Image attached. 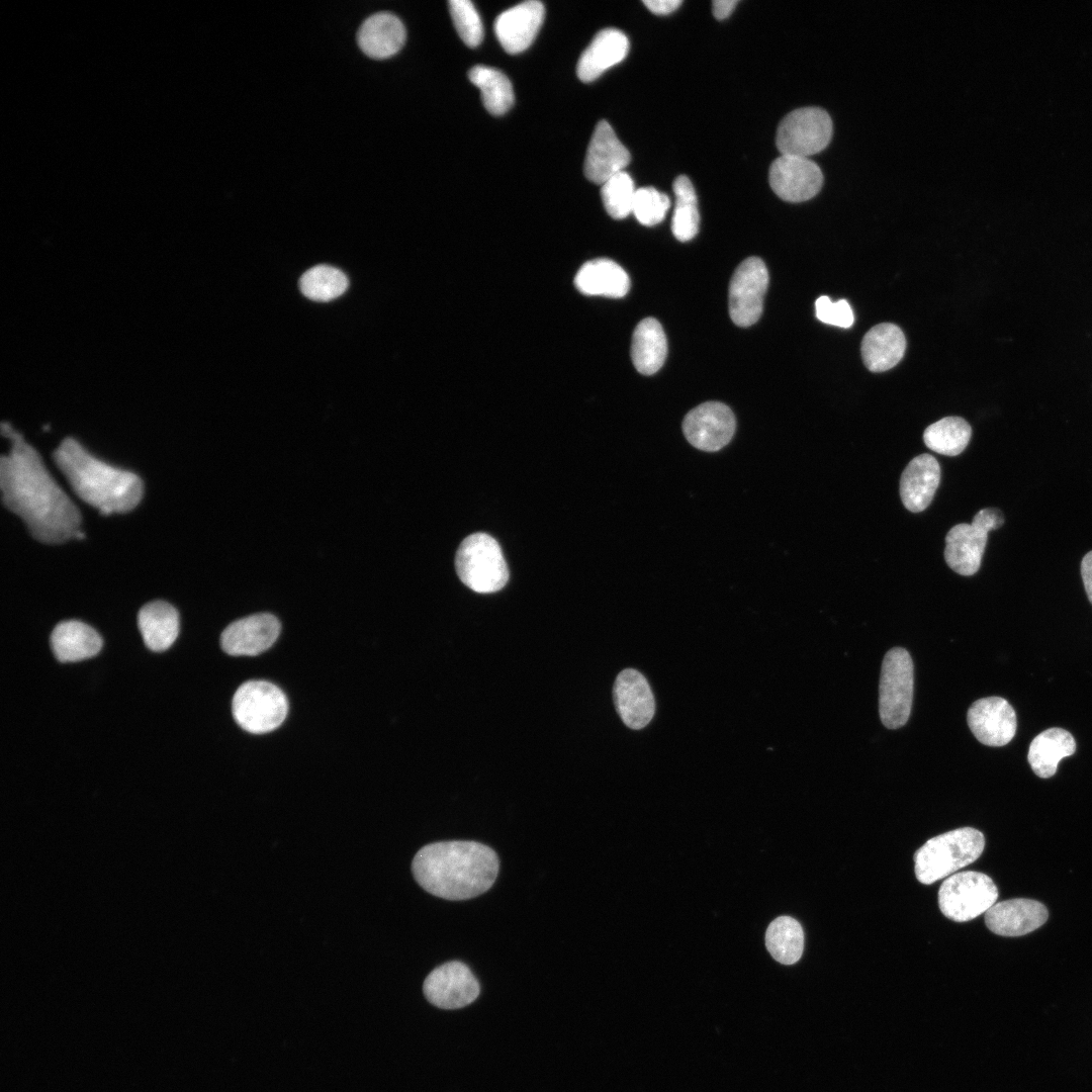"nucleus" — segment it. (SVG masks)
<instances>
[{
	"instance_id": "f257e3e1",
	"label": "nucleus",
	"mask_w": 1092,
	"mask_h": 1092,
	"mask_svg": "<svg viewBox=\"0 0 1092 1092\" xmlns=\"http://www.w3.org/2000/svg\"><path fill=\"white\" fill-rule=\"evenodd\" d=\"M1 433L11 442L10 452L0 460L4 506L22 519L39 542L60 544L75 538L81 524L78 508L18 432L3 422Z\"/></svg>"
},
{
	"instance_id": "f03ea898",
	"label": "nucleus",
	"mask_w": 1092,
	"mask_h": 1092,
	"mask_svg": "<svg viewBox=\"0 0 1092 1092\" xmlns=\"http://www.w3.org/2000/svg\"><path fill=\"white\" fill-rule=\"evenodd\" d=\"M499 869L495 851L467 840L425 845L415 855L412 870L419 885L446 900H466L486 892Z\"/></svg>"
},
{
	"instance_id": "7ed1b4c3",
	"label": "nucleus",
	"mask_w": 1092,
	"mask_h": 1092,
	"mask_svg": "<svg viewBox=\"0 0 1092 1092\" xmlns=\"http://www.w3.org/2000/svg\"><path fill=\"white\" fill-rule=\"evenodd\" d=\"M54 460L75 493L101 515L130 512L143 497L136 474L96 458L73 438L62 441Z\"/></svg>"
},
{
	"instance_id": "20e7f679",
	"label": "nucleus",
	"mask_w": 1092,
	"mask_h": 1092,
	"mask_svg": "<svg viewBox=\"0 0 1092 1092\" xmlns=\"http://www.w3.org/2000/svg\"><path fill=\"white\" fill-rule=\"evenodd\" d=\"M985 847L982 832L958 828L928 839L914 854L917 880L930 885L979 858Z\"/></svg>"
},
{
	"instance_id": "39448f33",
	"label": "nucleus",
	"mask_w": 1092,
	"mask_h": 1092,
	"mask_svg": "<svg viewBox=\"0 0 1092 1092\" xmlns=\"http://www.w3.org/2000/svg\"><path fill=\"white\" fill-rule=\"evenodd\" d=\"M455 566L461 581L479 594L497 592L509 579L502 549L496 540L485 533L471 534L461 542Z\"/></svg>"
},
{
	"instance_id": "423d86ee",
	"label": "nucleus",
	"mask_w": 1092,
	"mask_h": 1092,
	"mask_svg": "<svg viewBox=\"0 0 1092 1092\" xmlns=\"http://www.w3.org/2000/svg\"><path fill=\"white\" fill-rule=\"evenodd\" d=\"M913 671L911 656L904 648L895 647L886 653L881 668L879 712L887 728H900L909 719L913 701Z\"/></svg>"
},
{
	"instance_id": "0eeeda50",
	"label": "nucleus",
	"mask_w": 1092,
	"mask_h": 1092,
	"mask_svg": "<svg viewBox=\"0 0 1092 1092\" xmlns=\"http://www.w3.org/2000/svg\"><path fill=\"white\" fill-rule=\"evenodd\" d=\"M236 722L254 734L270 732L286 718L288 702L284 693L265 680H249L235 693L232 704Z\"/></svg>"
},
{
	"instance_id": "6e6552de",
	"label": "nucleus",
	"mask_w": 1092,
	"mask_h": 1092,
	"mask_svg": "<svg viewBox=\"0 0 1092 1092\" xmlns=\"http://www.w3.org/2000/svg\"><path fill=\"white\" fill-rule=\"evenodd\" d=\"M1004 524V516L997 508L980 510L971 524H958L945 536L944 560L954 572L970 576L981 566L990 531Z\"/></svg>"
},
{
	"instance_id": "1a4fd4ad",
	"label": "nucleus",
	"mask_w": 1092,
	"mask_h": 1092,
	"mask_svg": "<svg viewBox=\"0 0 1092 1092\" xmlns=\"http://www.w3.org/2000/svg\"><path fill=\"white\" fill-rule=\"evenodd\" d=\"M998 890L993 880L978 872L954 874L938 890V906L953 921H970L986 913L996 902Z\"/></svg>"
},
{
	"instance_id": "9d476101",
	"label": "nucleus",
	"mask_w": 1092,
	"mask_h": 1092,
	"mask_svg": "<svg viewBox=\"0 0 1092 1092\" xmlns=\"http://www.w3.org/2000/svg\"><path fill=\"white\" fill-rule=\"evenodd\" d=\"M832 120L822 108L810 106L791 111L779 124L776 144L782 155L806 157L827 147Z\"/></svg>"
},
{
	"instance_id": "9b49d317",
	"label": "nucleus",
	"mask_w": 1092,
	"mask_h": 1092,
	"mask_svg": "<svg viewBox=\"0 0 1092 1092\" xmlns=\"http://www.w3.org/2000/svg\"><path fill=\"white\" fill-rule=\"evenodd\" d=\"M767 286L768 273L761 259L749 257L738 265L729 285V314L736 326L746 328L758 321Z\"/></svg>"
},
{
	"instance_id": "f8f14e48",
	"label": "nucleus",
	"mask_w": 1092,
	"mask_h": 1092,
	"mask_svg": "<svg viewBox=\"0 0 1092 1092\" xmlns=\"http://www.w3.org/2000/svg\"><path fill=\"white\" fill-rule=\"evenodd\" d=\"M736 429L733 412L719 401H707L690 411L682 422V432L691 445L706 452L726 446Z\"/></svg>"
},
{
	"instance_id": "ddd939ff",
	"label": "nucleus",
	"mask_w": 1092,
	"mask_h": 1092,
	"mask_svg": "<svg viewBox=\"0 0 1092 1092\" xmlns=\"http://www.w3.org/2000/svg\"><path fill=\"white\" fill-rule=\"evenodd\" d=\"M427 1000L442 1009H458L472 1003L480 992L477 979L462 962L452 961L434 969L426 978Z\"/></svg>"
},
{
	"instance_id": "4468645a",
	"label": "nucleus",
	"mask_w": 1092,
	"mask_h": 1092,
	"mask_svg": "<svg viewBox=\"0 0 1092 1092\" xmlns=\"http://www.w3.org/2000/svg\"><path fill=\"white\" fill-rule=\"evenodd\" d=\"M768 180L783 200L802 202L814 197L822 187L819 166L806 157L782 155L770 165Z\"/></svg>"
},
{
	"instance_id": "2eb2a0df",
	"label": "nucleus",
	"mask_w": 1092,
	"mask_h": 1092,
	"mask_svg": "<svg viewBox=\"0 0 1092 1092\" xmlns=\"http://www.w3.org/2000/svg\"><path fill=\"white\" fill-rule=\"evenodd\" d=\"M967 721L981 743L995 747L1009 743L1017 728L1014 709L1001 697H988L974 702L968 711Z\"/></svg>"
},
{
	"instance_id": "dca6fc26",
	"label": "nucleus",
	"mask_w": 1092,
	"mask_h": 1092,
	"mask_svg": "<svg viewBox=\"0 0 1092 1092\" xmlns=\"http://www.w3.org/2000/svg\"><path fill=\"white\" fill-rule=\"evenodd\" d=\"M281 630L272 614H254L231 623L221 633L220 644L230 655H258L270 648Z\"/></svg>"
},
{
	"instance_id": "f3484780",
	"label": "nucleus",
	"mask_w": 1092,
	"mask_h": 1092,
	"mask_svg": "<svg viewBox=\"0 0 1092 1092\" xmlns=\"http://www.w3.org/2000/svg\"><path fill=\"white\" fill-rule=\"evenodd\" d=\"M613 695L616 710L629 728L642 729L652 720L655 713L653 693L638 670H622L616 677Z\"/></svg>"
},
{
	"instance_id": "a211bd4d",
	"label": "nucleus",
	"mask_w": 1092,
	"mask_h": 1092,
	"mask_svg": "<svg viewBox=\"0 0 1092 1092\" xmlns=\"http://www.w3.org/2000/svg\"><path fill=\"white\" fill-rule=\"evenodd\" d=\"M544 17L545 8L540 1L530 0L517 4L496 17V38L507 53L519 54L532 44Z\"/></svg>"
},
{
	"instance_id": "6ab92c4d",
	"label": "nucleus",
	"mask_w": 1092,
	"mask_h": 1092,
	"mask_svg": "<svg viewBox=\"0 0 1092 1092\" xmlns=\"http://www.w3.org/2000/svg\"><path fill=\"white\" fill-rule=\"evenodd\" d=\"M630 158L629 151L619 141L610 123L601 120L597 123L587 147L584 175L596 184H604L624 171Z\"/></svg>"
},
{
	"instance_id": "aec40b11",
	"label": "nucleus",
	"mask_w": 1092,
	"mask_h": 1092,
	"mask_svg": "<svg viewBox=\"0 0 1092 1092\" xmlns=\"http://www.w3.org/2000/svg\"><path fill=\"white\" fill-rule=\"evenodd\" d=\"M1046 907L1038 901L1025 898L1009 899L995 903L985 913L986 926L1002 936H1021L1045 923Z\"/></svg>"
},
{
	"instance_id": "412c9836",
	"label": "nucleus",
	"mask_w": 1092,
	"mask_h": 1092,
	"mask_svg": "<svg viewBox=\"0 0 1092 1092\" xmlns=\"http://www.w3.org/2000/svg\"><path fill=\"white\" fill-rule=\"evenodd\" d=\"M940 482V466L935 457L923 453L913 458L900 478V496L912 512L924 511L932 502Z\"/></svg>"
},
{
	"instance_id": "4be33fe9",
	"label": "nucleus",
	"mask_w": 1092,
	"mask_h": 1092,
	"mask_svg": "<svg viewBox=\"0 0 1092 1092\" xmlns=\"http://www.w3.org/2000/svg\"><path fill=\"white\" fill-rule=\"evenodd\" d=\"M358 46L369 58L388 59L397 54L405 41V28L394 14L382 11L364 20L357 33Z\"/></svg>"
},
{
	"instance_id": "5701e85b",
	"label": "nucleus",
	"mask_w": 1092,
	"mask_h": 1092,
	"mask_svg": "<svg viewBox=\"0 0 1092 1092\" xmlns=\"http://www.w3.org/2000/svg\"><path fill=\"white\" fill-rule=\"evenodd\" d=\"M629 51V40L616 28L599 31L582 52L576 66L580 81L592 82L605 71L622 62Z\"/></svg>"
},
{
	"instance_id": "b1692460",
	"label": "nucleus",
	"mask_w": 1092,
	"mask_h": 1092,
	"mask_svg": "<svg viewBox=\"0 0 1092 1092\" xmlns=\"http://www.w3.org/2000/svg\"><path fill=\"white\" fill-rule=\"evenodd\" d=\"M906 339L902 330L889 323L872 328L861 342V356L867 368L883 372L897 365L904 356Z\"/></svg>"
},
{
	"instance_id": "393cba45",
	"label": "nucleus",
	"mask_w": 1092,
	"mask_h": 1092,
	"mask_svg": "<svg viewBox=\"0 0 1092 1092\" xmlns=\"http://www.w3.org/2000/svg\"><path fill=\"white\" fill-rule=\"evenodd\" d=\"M574 283L578 291L585 295L612 298L625 296L630 288L626 271L613 260L606 258L584 263L577 271Z\"/></svg>"
},
{
	"instance_id": "a878e982",
	"label": "nucleus",
	"mask_w": 1092,
	"mask_h": 1092,
	"mask_svg": "<svg viewBox=\"0 0 1092 1092\" xmlns=\"http://www.w3.org/2000/svg\"><path fill=\"white\" fill-rule=\"evenodd\" d=\"M1073 735L1059 727L1049 728L1037 734L1030 742L1027 760L1032 771L1039 778L1053 777L1059 762L1076 751Z\"/></svg>"
},
{
	"instance_id": "bb28decb",
	"label": "nucleus",
	"mask_w": 1092,
	"mask_h": 1092,
	"mask_svg": "<svg viewBox=\"0 0 1092 1092\" xmlns=\"http://www.w3.org/2000/svg\"><path fill=\"white\" fill-rule=\"evenodd\" d=\"M51 645L60 661H78L96 655L101 649L102 639L89 625L69 620L54 628Z\"/></svg>"
},
{
	"instance_id": "cd10ccee",
	"label": "nucleus",
	"mask_w": 1092,
	"mask_h": 1092,
	"mask_svg": "<svg viewBox=\"0 0 1092 1092\" xmlns=\"http://www.w3.org/2000/svg\"><path fill=\"white\" fill-rule=\"evenodd\" d=\"M138 625L145 644L153 651H164L178 636L179 616L170 604L155 601L140 610Z\"/></svg>"
},
{
	"instance_id": "c85d7f7f",
	"label": "nucleus",
	"mask_w": 1092,
	"mask_h": 1092,
	"mask_svg": "<svg viewBox=\"0 0 1092 1092\" xmlns=\"http://www.w3.org/2000/svg\"><path fill=\"white\" fill-rule=\"evenodd\" d=\"M667 355V341L659 322L653 317L642 320L635 328L631 358L636 370L644 375L657 372Z\"/></svg>"
},
{
	"instance_id": "c756f323",
	"label": "nucleus",
	"mask_w": 1092,
	"mask_h": 1092,
	"mask_svg": "<svg viewBox=\"0 0 1092 1092\" xmlns=\"http://www.w3.org/2000/svg\"><path fill=\"white\" fill-rule=\"evenodd\" d=\"M468 78L479 88L486 110L493 115L506 113L514 103L513 86L499 70L477 65L470 69Z\"/></svg>"
},
{
	"instance_id": "7c9ffc66",
	"label": "nucleus",
	"mask_w": 1092,
	"mask_h": 1092,
	"mask_svg": "<svg viewBox=\"0 0 1092 1092\" xmlns=\"http://www.w3.org/2000/svg\"><path fill=\"white\" fill-rule=\"evenodd\" d=\"M765 945L777 962L784 965L797 963L804 948L801 924L790 916L778 917L767 927Z\"/></svg>"
},
{
	"instance_id": "2f4dec72",
	"label": "nucleus",
	"mask_w": 1092,
	"mask_h": 1092,
	"mask_svg": "<svg viewBox=\"0 0 1092 1092\" xmlns=\"http://www.w3.org/2000/svg\"><path fill=\"white\" fill-rule=\"evenodd\" d=\"M972 436L969 423L960 417H945L930 426L923 433L925 445L932 451L957 456L968 446Z\"/></svg>"
},
{
	"instance_id": "473e14b6",
	"label": "nucleus",
	"mask_w": 1092,
	"mask_h": 1092,
	"mask_svg": "<svg viewBox=\"0 0 1092 1092\" xmlns=\"http://www.w3.org/2000/svg\"><path fill=\"white\" fill-rule=\"evenodd\" d=\"M675 205L671 221L673 236L680 242L692 240L699 231L700 214L694 186L685 175L673 182Z\"/></svg>"
},
{
	"instance_id": "72a5a7b5",
	"label": "nucleus",
	"mask_w": 1092,
	"mask_h": 1092,
	"mask_svg": "<svg viewBox=\"0 0 1092 1092\" xmlns=\"http://www.w3.org/2000/svg\"><path fill=\"white\" fill-rule=\"evenodd\" d=\"M347 276L338 268L316 265L304 272L299 287L304 296L315 301H330L348 288Z\"/></svg>"
},
{
	"instance_id": "f704fd0d",
	"label": "nucleus",
	"mask_w": 1092,
	"mask_h": 1092,
	"mask_svg": "<svg viewBox=\"0 0 1092 1092\" xmlns=\"http://www.w3.org/2000/svg\"><path fill=\"white\" fill-rule=\"evenodd\" d=\"M636 189L631 176L622 171L604 184L601 196L606 211L616 219H622L632 212Z\"/></svg>"
},
{
	"instance_id": "c9c22d12",
	"label": "nucleus",
	"mask_w": 1092,
	"mask_h": 1092,
	"mask_svg": "<svg viewBox=\"0 0 1092 1092\" xmlns=\"http://www.w3.org/2000/svg\"><path fill=\"white\" fill-rule=\"evenodd\" d=\"M449 11L460 38L470 48L477 47L483 38V26L472 2L450 0Z\"/></svg>"
},
{
	"instance_id": "e433bc0d",
	"label": "nucleus",
	"mask_w": 1092,
	"mask_h": 1092,
	"mask_svg": "<svg viewBox=\"0 0 1092 1092\" xmlns=\"http://www.w3.org/2000/svg\"><path fill=\"white\" fill-rule=\"evenodd\" d=\"M669 206L670 200L665 193L644 187L636 189L632 213L641 224L651 226L664 219Z\"/></svg>"
},
{
	"instance_id": "4c0bfd02",
	"label": "nucleus",
	"mask_w": 1092,
	"mask_h": 1092,
	"mask_svg": "<svg viewBox=\"0 0 1092 1092\" xmlns=\"http://www.w3.org/2000/svg\"><path fill=\"white\" fill-rule=\"evenodd\" d=\"M815 310L817 318L824 324L849 328L854 321L852 309L844 299L832 302L828 296H820L815 302Z\"/></svg>"
},
{
	"instance_id": "58836bf2",
	"label": "nucleus",
	"mask_w": 1092,
	"mask_h": 1092,
	"mask_svg": "<svg viewBox=\"0 0 1092 1092\" xmlns=\"http://www.w3.org/2000/svg\"><path fill=\"white\" fill-rule=\"evenodd\" d=\"M643 4L653 13L664 15L677 9L680 0H645Z\"/></svg>"
},
{
	"instance_id": "ea45409f",
	"label": "nucleus",
	"mask_w": 1092,
	"mask_h": 1092,
	"mask_svg": "<svg viewBox=\"0 0 1092 1092\" xmlns=\"http://www.w3.org/2000/svg\"><path fill=\"white\" fill-rule=\"evenodd\" d=\"M1081 576L1086 595L1092 604V550L1081 561Z\"/></svg>"
},
{
	"instance_id": "a19ab883",
	"label": "nucleus",
	"mask_w": 1092,
	"mask_h": 1092,
	"mask_svg": "<svg viewBox=\"0 0 1092 1092\" xmlns=\"http://www.w3.org/2000/svg\"><path fill=\"white\" fill-rule=\"evenodd\" d=\"M737 0H715L713 1V14L717 19H724L728 17L734 7L737 4Z\"/></svg>"
}]
</instances>
